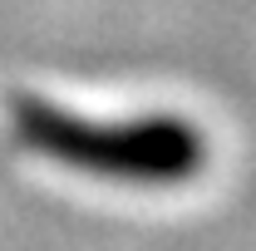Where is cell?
<instances>
[{
  "instance_id": "obj_1",
  "label": "cell",
  "mask_w": 256,
  "mask_h": 251,
  "mask_svg": "<svg viewBox=\"0 0 256 251\" xmlns=\"http://www.w3.org/2000/svg\"><path fill=\"white\" fill-rule=\"evenodd\" d=\"M15 138L64 168L89 172V178L143 182V188L188 182L207 162V138L197 133V124L178 118V114L94 124L84 114H69L34 94L15 98Z\"/></svg>"
}]
</instances>
